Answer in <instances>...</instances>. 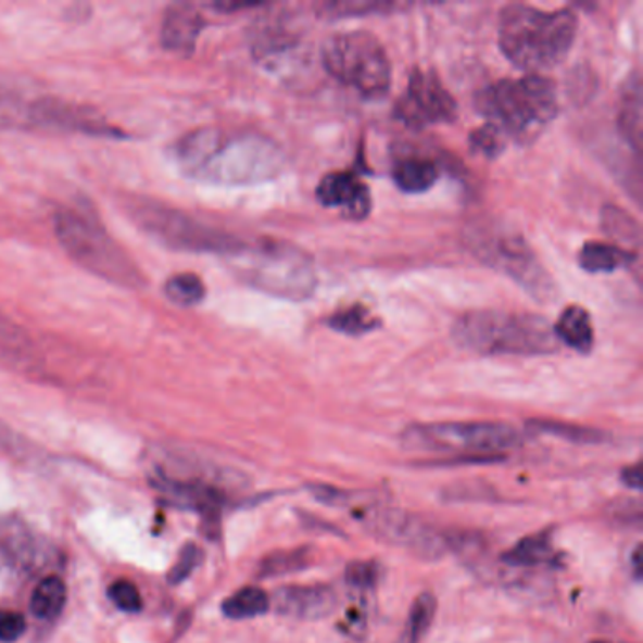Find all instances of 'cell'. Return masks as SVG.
Returning <instances> with one entry per match:
<instances>
[{"label":"cell","mask_w":643,"mask_h":643,"mask_svg":"<svg viewBox=\"0 0 643 643\" xmlns=\"http://www.w3.org/2000/svg\"><path fill=\"white\" fill-rule=\"evenodd\" d=\"M0 366L15 373H36L42 366L40 351L20 325L0 315Z\"/></svg>","instance_id":"obj_16"},{"label":"cell","mask_w":643,"mask_h":643,"mask_svg":"<svg viewBox=\"0 0 643 643\" xmlns=\"http://www.w3.org/2000/svg\"><path fill=\"white\" fill-rule=\"evenodd\" d=\"M453 340L481 355H551L558 351L553 327L527 312L474 310L453 325Z\"/></svg>","instance_id":"obj_4"},{"label":"cell","mask_w":643,"mask_h":643,"mask_svg":"<svg viewBox=\"0 0 643 643\" xmlns=\"http://www.w3.org/2000/svg\"><path fill=\"white\" fill-rule=\"evenodd\" d=\"M394 115L407 127L423 129L438 123H451L457 117V102L432 71L414 68L406 93L402 94Z\"/></svg>","instance_id":"obj_12"},{"label":"cell","mask_w":643,"mask_h":643,"mask_svg":"<svg viewBox=\"0 0 643 643\" xmlns=\"http://www.w3.org/2000/svg\"><path fill=\"white\" fill-rule=\"evenodd\" d=\"M553 332L558 342H565L568 348L578 353H591L594 345V329L591 315L585 307L572 304L565 307L558 322L553 327Z\"/></svg>","instance_id":"obj_19"},{"label":"cell","mask_w":643,"mask_h":643,"mask_svg":"<svg viewBox=\"0 0 643 643\" xmlns=\"http://www.w3.org/2000/svg\"><path fill=\"white\" fill-rule=\"evenodd\" d=\"M66 602V585L58 576L43 579L30 596V612L38 619H55Z\"/></svg>","instance_id":"obj_23"},{"label":"cell","mask_w":643,"mask_h":643,"mask_svg":"<svg viewBox=\"0 0 643 643\" xmlns=\"http://www.w3.org/2000/svg\"><path fill=\"white\" fill-rule=\"evenodd\" d=\"M366 525L379 540L414 551L427 560L442 557L450 542L419 517L402 509L383 508L370 512Z\"/></svg>","instance_id":"obj_13"},{"label":"cell","mask_w":643,"mask_h":643,"mask_svg":"<svg viewBox=\"0 0 643 643\" xmlns=\"http://www.w3.org/2000/svg\"><path fill=\"white\" fill-rule=\"evenodd\" d=\"M201 550L194 543H187L186 547L179 551L178 560L168 573V581L172 585H178L181 581H186L193 573L194 568L201 565Z\"/></svg>","instance_id":"obj_36"},{"label":"cell","mask_w":643,"mask_h":643,"mask_svg":"<svg viewBox=\"0 0 643 643\" xmlns=\"http://www.w3.org/2000/svg\"><path fill=\"white\" fill-rule=\"evenodd\" d=\"M619 127L630 146L634 150H640V140H642V94H640V81L634 78L629 91H625L622 97L621 115H619Z\"/></svg>","instance_id":"obj_26"},{"label":"cell","mask_w":643,"mask_h":643,"mask_svg":"<svg viewBox=\"0 0 643 643\" xmlns=\"http://www.w3.org/2000/svg\"><path fill=\"white\" fill-rule=\"evenodd\" d=\"M237 270L248 286L287 301L302 302L314 294L317 272L301 248L279 240L248 243L235 255Z\"/></svg>","instance_id":"obj_7"},{"label":"cell","mask_w":643,"mask_h":643,"mask_svg":"<svg viewBox=\"0 0 643 643\" xmlns=\"http://www.w3.org/2000/svg\"><path fill=\"white\" fill-rule=\"evenodd\" d=\"M440 176L437 163L421 155H409L394 165V184L401 187L404 193L417 194L429 191Z\"/></svg>","instance_id":"obj_20"},{"label":"cell","mask_w":643,"mask_h":643,"mask_svg":"<svg viewBox=\"0 0 643 643\" xmlns=\"http://www.w3.org/2000/svg\"><path fill=\"white\" fill-rule=\"evenodd\" d=\"M530 429L540 430V432H547L553 437L565 438L570 442L579 443H598L606 440V437L594 429H585V427H576V425H566V423L558 421H529Z\"/></svg>","instance_id":"obj_30"},{"label":"cell","mask_w":643,"mask_h":643,"mask_svg":"<svg viewBox=\"0 0 643 643\" xmlns=\"http://www.w3.org/2000/svg\"><path fill=\"white\" fill-rule=\"evenodd\" d=\"M381 322L376 315L365 306V304H353L350 307H343L337 314L329 317L330 329L351 335V337H361L366 332H373L378 329Z\"/></svg>","instance_id":"obj_25"},{"label":"cell","mask_w":643,"mask_h":643,"mask_svg":"<svg viewBox=\"0 0 643 643\" xmlns=\"http://www.w3.org/2000/svg\"><path fill=\"white\" fill-rule=\"evenodd\" d=\"M310 563H312V551L307 547L278 551V553L268 555L261 563L259 576L261 578H278V576H287V573L301 572V570H306Z\"/></svg>","instance_id":"obj_28"},{"label":"cell","mask_w":643,"mask_h":643,"mask_svg":"<svg viewBox=\"0 0 643 643\" xmlns=\"http://www.w3.org/2000/svg\"><path fill=\"white\" fill-rule=\"evenodd\" d=\"M406 447L429 451H463L476 457H502L501 451L522 442L519 430L506 423H430L412 425L402 434Z\"/></svg>","instance_id":"obj_11"},{"label":"cell","mask_w":643,"mask_h":643,"mask_svg":"<svg viewBox=\"0 0 643 643\" xmlns=\"http://www.w3.org/2000/svg\"><path fill=\"white\" fill-rule=\"evenodd\" d=\"M27 629L25 617L14 612H0V642H15Z\"/></svg>","instance_id":"obj_37"},{"label":"cell","mask_w":643,"mask_h":643,"mask_svg":"<svg viewBox=\"0 0 643 643\" xmlns=\"http://www.w3.org/2000/svg\"><path fill=\"white\" fill-rule=\"evenodd\" d=\"M0 130H46L79 133L104 138H123L122 130L102 115L74 102L33 94L17 81L0 76Z\"/></svg>","instance_id":"obj_5"},{"label":"cell","mask_w":643,"mask_h":643,"mask_svg":"<svg viewBox=\"0 0 643 643\" xmlns=\"http://www.w3.org/2000/svg\"><path fill=\"white\" fill-rule=\"evenodd\" d=\"M322 58L332 78L365 99H381L391 89L393 74L386 48L366 30L330 36L323 46Z\"/></svg>","instance_id":"obj_9"},{"label":"cell","mask_w":643,"mask_h":643,"mask_svg":"<svg viewBox=\"0 0 643 643\" xmlns=\"http://www.w3.org/2000/svg\"><path fill=\"white\" fill-rule=\"evenodd\" d=\"M470 146L479 155H486L489 159L499 157L506 148V136L487 123L470 135Z\"/></svg>","instance_id":"obj_33"},{"label":"cell","mask_w":643,"mask_h":643,"mask_svg":"<svg viewBox=\"0 0 643 643\" xmlns=\"http://www.w3.org/2000/svg\"><path fill=\"white\" fill-rule=\"evenodd\" d=\"M437 615V598L434 594L423 593L417 596L407 617L406 643H421L427 636L430 625Z\"/></svg>","instance_id":"obj_29"},{"label":"cell","mask_w":643,"mask_h":643,"mask_svg":"<svg viewBox=\"0 0 643 643\" xmlns=\"http://www.w3.org/2000/svg\"><path fill=\"white\" fill-rule=\"evenodd\" d=\"M557 557L555 547L551 545L550 537L545 534H537V537H529L517 543L515 547L502 555V560L508 566H540L553 565V560Z\"/></svg>","instance_id":"obj_22"},{"label":"cell","mask_w":643,"mask_h":643,"mask_svg":"<svg viewBox=\"0 0 643 643\" xmlns=\"http://www.w3.org/2000/svg\"><path fill=\"white\" fill-rule=\"evenodd\" d=\"M130 219L148 235L165 243L166 248L194 253H217L225 257H235L245 250L248 243L230 232L215 229L194 219L193 215L179 212L174 207L148 199H135L127 202Z\"/></svg>","instance_id":"obj_8"},{"label":"cell","mask_w":643,"mask_h":643,"mask_svg":"<svg viewBox=\"0 0 643 643\" xmlns=\"http://www.w3.org/2000/svg\"><path fill=\"white\" fill-rule=\"evenodd\" d=\"M468 243L483 263L508 274L534 299L550 301L555 297V283L532 253L529 243L517 232L499 225H478Z\"/></svg>","instance_id":"obj_10"},{"label":"cell","mask_w":643,"mask_h":643,"mask_svg":"<svg viewBox=\"0 0 643 643\" xmlns=\"http://www.w3.org/2000/svg\"><path fill=\"white\" fill-rule=\"evenodd\" d=\"M270 608V596L259 587H243L223 602V614L229 619H251L265 615Z\"/></svg>","instance_id":"obj_24"},{"label":"cell","mask_w":643,"mask_h":643,"mask_svg":"<svg viewBox=\"0 0 643 643\" xmlns=\"http://www.w3.org/2000/svg\"><path fill=\"white\" fill-rule=\"evenodd\" d=\"M0 553L10 565L22 570H33L40 558V550L33 532L20 519L0 521Z\"/></svg>","instance_id":"obj_18"},{"label":"cell","mask_w":643,"mask_h":643,"mask_svg":"<svg viewBox=\"0 0 643 643\" xmlns=\"http://www.w3.org/2000/svg\"><path fill=\"white\" fill-rule=\"evenodd\" d=\"M578 17L572 10L545 12L527 4H509L499 20V43L519 71H550L560 65L572 50Z\"/></svg>","instance_id":"obj_2"},{"label":"cell","mask_w":643,"mask_h":643,"mask_svg":"<svg viewBox=\"0 0 643 643\" xmlns=\"http://www.w3.org/2000/svg\"><path fill=\"white\" fill-rule=\"evenodd\" d=\"M315 194L323 206L338 207L345 217L355 222L365 219L373 210L370 189L353 172H330L319 181Z\"/></svg>","instance_id":"obj_14"},{"label":"cell","mask_w":643,"mask_h":643,"mask_svg":"<svg viewBox=\"0 0 643 643\" xmlns=\"http://www.w3.org/2000/svg\"><path fill=\"white\" fill-rule=\"evenodd\" d=\"M165 294L168 301L178 306H197L206 297V286L193 272H181L168 278L165 283Z\"/></svg>","instance_id":"obj_27"},{"label":"cell","mask_w":643,"mask_h":643,"mask_svg":"<svg viewBox=\"0 0 643 643\" xmlns=\"http://www.w3.org/2000/svg\"><path fill=\"white\" fill-rule=\"evenodd\" d=\"M476 108L502 135L532 142L557 117V87L538 74L501 79L479 91Z\"/></svg>","instance_id":"obj_3"},{"label":"cell","mask_w":643,"mask_h":643,"mask_svg":"<svg viewBox=\"0 0 643 643\" xmlns=\"http://www.w3.org/2000/svg\"><path fill=\"white\" fill-rule=\"evenodd\" d=\"M204 27V20L191 4H176L165 15L161 38L165 48L178 53H189L194 50L197 38Z\"/></svg>","instance_id":"obj_17"},{"label":"cell","mask_w":643,"mask_h":643,"mask_svg":"<svg viewBox=\"0 0 643 643\" xmlns=\"http://www.w3.org/2000/svg\"><path fill=\"white\" fill-rule=\"evenodd\" d=\"M379 565L370 563V560H358V563H351L345 570V581L348 585L358 591H370L374 587L378 585L379 581Z\"/></svg>","instance_id":"obj_34"},{"label":"cell","mask_w":643,"mask_h":643,"mask_svg":"<svg viewBox=\"0 0 643 643\" xmlns=\"http://www.w3.org/2000/svg\"><path fill=\"white\" fill-rule=\"evenodd\" d=\"M396 4L386 2H325L317 7L322 17H355V15L376 14V12H389Z\"/></svg>","instance_id":"obj_31"},{"label":"cell","mask_w":643,"mask_h":643,"mask_svg":"<svg viewBox=\"0 0 643 643\" xmlns=\"http://www.w3.org/2000/svg\"><path fill=\"white\" fill-rule=\"evenodd\" d=\"M622 483L629 487V489H634V491H640L642 489V474H640V465L632 466V468H625L622 470Z\"/></svg>","instance_id":"obj_38"},{"label":"cell","mask_w":643,"mask_h":643,"mask_svg":"<svg viewBox=\"0 0 643 643\" xmlns=\"http://www.w3.org/2000/svg\"><path fill=\"white\" fill-rule=\"evenodd\" d=\"M176 161L187 178L229 187L263 184L286 166L283 151L268 136L214 127L184 136L176 146Z\"/></svg>","instance_id":"obj_1"},{"label":"cell","mask_w":643,"mask_h":643,"mask_svg":"<svg viewBox=\"0 0 643 643\" xmlns=\"http://www.w3.org/2000/svg\"><path fill=\"white\" fill-rule=\"evenodd\" d=\"M53 230L66 255L97 278L125 289L146 286L142 268L91 215L61 210L53 219Z\"/></svg>","instance_id":"obj_6"},{"label":"cell","mask_w":643,"mask_h":643,"mask_svg":"<svg viewBox=\"0 0 643 643\" xmlns=\"http://www.w3.org/2000/svg\"><path fill=\"white\" fill-rule=\"evenodd\" d=\"M337 608L338 593L329 585L281 587L274 596V609L299 621H319Z\"/></svg>","instance_id":"obj_15"},{"label":"cell","mask_w":643,"mask_h":643,"mask_svg":"<svg viewBox=\"0 0 643 643\" xmlns=\"http://www.w3.org/2000/svg\"><path fill=\"white\" fill-rule=\"evenodd\" d=\"M636 261V253L622 250L617 243L587 242L579 251V266L589 274L615 272Z\"/></svg>","instance_id":"obj_21"},{"label":"cell","mask_w":643,"mask_h":643,"mask_svg":"<svg viewBox=\"0 0 643 643\" xmlns=\"http://www.w3.org/2000/svg\"><path fill=\"white\" fill-rule=\"evenodd\" d=\"M108 596L123 612L135 614V612L142 609V596L130 581H123V579L115 581L114 585H110L108 589Z\"/></svg>","instance_id":"obj_35"},{"label":"cell","mask_w":643,"mask_h":643,"mask_svg":"<svg viewBox=\"0 0 643 643\" xmlns=\"http://www.w3.org/2000/svg\"><path fill=\"white\" fill-rule=\"evenodd\" d=\"M640 557H642V547L638 545L634 553H632V568H634V573H636V578L640 579V572H642V565H640Z\"/></svg>","instance_id":"obj_39"},{"label":"cell","mask_w":643,"mask_h":643,"mask_svg":"<svg viewBox=\"0 0 643 643\" xmlns=\"http://www.w3.org/2000/svg\"><path fill=\"white\" fill-rule=\"evenodd\" d=\"M604 229L622 242L638 243L640 240L638 223L630 215L625 214L621 207L609 206L604 210Z\"/></svg>","instance_id":"obj_32"}]
</instances>
